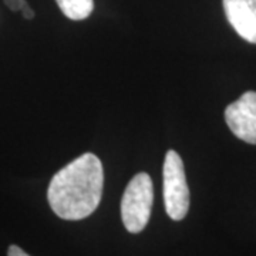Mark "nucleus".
I'll list each match as a JSON object with an SVG mask.
<instances>
[{
	"instance_id": "obj_1",
	"label": "nucleus",
	"mask_w": 256,
	"mask_h": 256,
	"mask_svg": "<svg viewBox=\"0 0 256 256\" xmlns=\"http://www.w3.org/2000/svg\"><path fill=\"white\" fill-rule=\"evenodd\" d=\"M102 185L100 158L87 152L56 172L47 190V200L58 218L84 220L100 205Z\"/></svg>"
},
{
	"instance_id": "obj_2",
	"label": "nucleus",
	"mask_w": 256,
	"mask_h": 256,
	"mask_svg": "<svg viewBox=\"0 0 256 256\" xmlns=\"http://www.w3.org/2000/svg\"><path fill=\"white\" fill-rule=\"evenodd\" d=\"M154 201L152 181L146 172L137 174L124 191L121 200L122 224L131 234H140L146 228Z\"/></svg>"
},
{
	"instance_id": "obj_3",
	"label": "nucleus",
	"mask_w": 256,
	"mask_h": 256,
	"mask_svg": "<svg viewBox=\"0 0 256 256\" xmlns=\"http://www.w3.org/2000/svg\"><path fill=\"white\" fill-rule=\"evenodd\" d=\"M162 175L165 210L171 220H184L190 210V190L182 160L174 150H170L165 156Z\"/></svg>"
},
{
	"instance_id": "obj_4",
	"label": "nucleus",
	"mask_w": 256,
	"mask_h": 256,
	"mask_svg": "<svg viewBox=\"0 0 256 256\" xmlns=\"http://www.w3.org/2000/svg\"><path fill=\"white\" fill-rule=\"evenodd\" d=\"M229 130L242 141L256 146V92H244L225 110Z\"/></svg>"
},
{
	"instance_id": "obj_5",
	"label": "nucleus",
	"mask_w": 256,
	"mask_h": 256,
	"mask_svg": "<svg viewBox=\"0 0 256 256\" xmlns=\"http://www.w3.org/2000/svg\"><path fill=\"white\" fill-rule=\"evenodd\" d=\"M224 10L239 36L256 44V0H224Z\"/></svg>"
},
{
	"instance_id": "obj_6",
	"label": "nucleus",
	"mask_w": 256,
	"mask_h": 256,
	"mask_svg": "<svg viewBox=\"0 0 256 256\" xmlns=\"http://www.w3.org/2000/svg\"><path fill=\"white\" fill-rule=\"evenodd\" d=\"M60 10L72 20H84L94 9L92 0H56Z\"/></svg>"
},
{
	"instance_id": "obj_7",
	"label": "nucleus",
	"mask_w": 256,
	"mask_h": 256,
	"mask_svg": "<svg viewBox=\"0 0 256 256\" xmlns=\"http://www.w3.org/2000/svg\"><path fill=\"white\" fill-rule=\"evenodd\" d=\"M6 6L13 12H20L26 4V0H4Z\"/></svg>"
},
{
	"instance_id": "obj_8",
	"label": "nucleus",
	"mask_w": 256,
	"mask_h": 256,
	"mask_svg": "<svg viewBox=\"0 0 256 256\" xmlns=\"http://www.w3.org/2000/svg\"><path fill=\"white\" fill-rule=\"evenodd\" d=\"M8 256H30L28 255L22 248H18V245H10L8 249Z\"/></svg>"
},
{
	"instance_id": "obj_9",
	"label": "nucleus",
	"mask_w": 256,
	"mask_h": 256,
	"mask_svg": "<svg viewBox=\"0 0 256 256\" xmlns=\"http://www.w3.org/2000/svg\"><path fill=\"white\" fill-rule=\"evenodd\" d=\"M20 12H22V14H23V18H34V12L30 9V8H28V3H26V4L23 6V9L20 10Z\"/></svg>"
}]
</instances>
